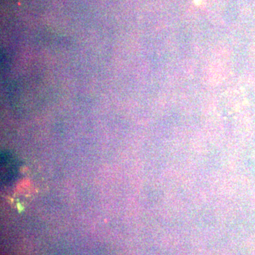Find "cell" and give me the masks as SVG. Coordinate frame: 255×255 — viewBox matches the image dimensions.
<instances>
[{"mask_svg": "<svg viewBox=\"0 0 255 255\" xmlns=\"http://www.w3.org/2000/svg\"><path fill=\"white\" fill-rule=\"evenodd\" d=\"M19 167V162L14 155L9 151L1 152V182L3 185H9L16 180Z\"/></svg>", "mask_w": 255, "mask_h": 255, "instance_id": "1", "label": "cell"}]
</instances>
